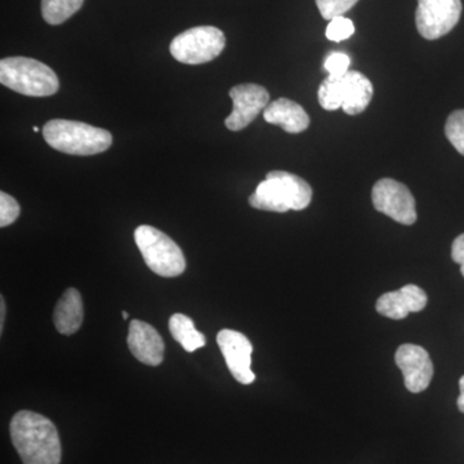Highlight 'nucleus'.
Segmentation results:
<instances>
[{
	"label": "nucleus",
	"instance_id": "28",
	"mask_svg": "<svg viewBox=\"0 0 464 464\" xmlns=\"http://www.w3.org/2000/svg\"><path fill=\"white\" fill-rule=\"evenodd\" d=\"M128 316H130V315H128L127 311H123V317H124V319H128Z\"/></svg>",
	"mask_w": 464,
	"mask_h": 464
},
{
	"label": "nucleus",
	"instance_id": "19",
	"mask_svg": "<svg viewBox=\"0 0 464 464\" xmlns=\"http://www.w3.org/2000/svg\"><path fill=\"white\" fill-rule=\"evenodd\" d=\"M317 96H319V103L323 109L328 110V111L341 109L343 105L342 78L328 75V78L320 84Z\"/></svg>",
	"mask_w": 464,
	"mask_h": 464
},
{
	"label": "nucleus",
	"instance_id": "15",
	"mask_svg": "<svg viewBox=\"0 0 464 464\" xmlns=\"http://www.w3.org/2000/svg\"><path fill=\"white\" fill-rule=\"evenodd\" d=\"M373 97V84L362 72L350 70L342 76V109L348 115H357L364 112Z\"/></svg>",
	"mask_w": 464,
	"mask_h": 464
},
{
	"label": "nucleus",
	"instance_id": "26",
	"mask_svg": "<svg viewBox=\"0 0 464 464\" xmlns=\"http://www.w3.org/2000/svg\"><path fill=\"white\" fill-rule=\"evenodd\" d=\"M459 398H458L457 405L458 409H459L462 413H464V375L459 380Z\"/></svg>",
	"mask_w": 464,
	"mask_h": 464
},
{
	"label": "nucleus",
	"instance_id": "17",
	"mask_svg": "<svg viewBox=\"0 0 464 464\" xmlns=\"http://www.w3.org/2000/svg\"><path fill=\"white\" fill-rule=\"evenodd\" d=\"M169 331L174 341L179 342L183 350L194 353L198 348L206 346V337L195 328L190 317L183 314H174L169 319Z\"/></svg>",
	"mask_w": 464,
	"mask_h": 464
},
{
	"label": "nucleus",
	"instance_id": "24",
	"mask_svg": "<svg viewBox=\"0 0 464 464\" xmlns=\"http://www.w3.org/2000/svg\"><path fill=\"white\" fill-rule=\"evenodd\" d=\"M350 65L351 58L348 54L343 53V52H333V53L325 58V63H324V67H325L329 75L337 76V78L346 75L350 72L348 70Z\"/></svg>",
	"mask_w": 464,
	"mask_h": 464
},
{
	"label": "nucleus",
	"instance_id": "22",
	"mask_svg": "<svg viewBox=\"0 0 464 464\" xmlns=\"http://www.w3.org/2000/svg\"><path fill=\"white\" fill-rule=\"evenodd\" d=\"M320 14L325 20L343 16L359 0H315Z\"/></svg>",
	"mask_w": 464,
	"mask_h": 464
},
{
	"label": "nucleus",
	"instance_id": "14",
	"mask_svg": "<svg viewBox=\"0 0 464 464\" xmlns=\"http://www.w3.org/2000/svg\"><path fill=\"white\" fill-rule=\"evenodd\" d=\"M264 118L268 124L279 125L288 133L304 132L310 125V116L304 109L288 99H279L268 103Z\"/></svg>",
	"mask_w": 464,
	"mask_h": 464
},
{
	"label": "nucleus",
	"instance_id": "2",
	"mask_svg": "<svg viewBox=\"0 0 464 464\" xmlns=\"http://www.w3.org/2000/svg\"><path fill=\"white\" fill-rule=\"evenodd\" d=\"M313 200V188L304 179L284 170H273L250 195L249 204L266 212L304 210Z\"/></svg>",
	"mask_w": 464,
	"mask_h": 464
},
{
	"label": "nucleus",
	"instance_id": "1",
	"mask_svg": "<svg viewBox=\"0 0 464 464\" xmlns=\"http://www.w3.org/2000/svg\"><path fill=\"white\" fill-rule=\"evenodd\" d=\"M9 433L24 464L61 463L60 436L44 415L18 411L9 424Z\"/></svg>",
	"mask_w": 464,
	"mask_h": 464
},
{
	"label": "nucleus",
	"instance_id": "10",
	"mask_svg": "<svg viewBox=\"0 0 464 464\" xmlns=\"http://www.w3.org/2000/svg\"><path fill=\"white\" fill-rule=\"evenodd\" d=\"M217 343L232 377L241 384L253 383L256 381V374L250 368L253 346L248 337L232 329H222L217 334Z\"/></svg>",
	"mask_w": 464,
	"mask_h": 464
},
{
	"label": "nucleus",
	"instance_id": "13",
	"mask_svg": "<svg viewBox=\"0 0 464 464\" xmlns=\"http://www.w3.org/2000/svg\"><path fill=\"white\" fill-rule=\"evenodd\" d=\"M426 292L420 286L409 284L396 292H389L378 298V314L392 320H402L411 313H420L427 306Z\"/></svg>",
	"mask_w": 464,
	"mask_h": 464
},
{
	"label": "nucleus",
	"instance_id": "4",
	"mask_svg": "<svg viewBox=\"0 0 464 464\" xmlns=\"http://www.w3.org/2000/svg\"><path fill=\"white\" fill-rule=\"evenodd\" d=\"M0 83L30 97L57 93L60 82L50 66L27 57H8L0 61Z\"/></svg>",
	"mask_w": 464,
	"mask_h": 464
},
{
	"label": "nucleus",
	"instance_id": "12",
	"mask_svg": "<svg viewBox=\"0 0 464 464\" xmlns=\"http://www.w3.org/2000/svg\"><path fill=\"white\" fill-rule=\"evenodd\" d=\"M130 353L142 364L158 366L163 362L164 342L157 329L141 320H132L127 340Z\"/></svg>",
	"mask_w": 464,
	"mask_h": 464
},
{
	"label": "nucleus",
	"instance_id": "21",
	"mask_svg": "<svg viewBox=\"0 0 464 464\" xmlns=\"http://www.w3.org/2000/svg\"><path fill=\"white\" fill-rule=\"evenodd\" d=\"M353 33H355V25L353 21L344 16H338L331 20L326 27L325 35L329 41L340 43L351 38Z\"/></svg>",
	"mask_w": 464,
	"mask_h": 464
},
{
	"label": "nucleus",
	"instance_id": "3",
	"mask_svg": "<svg viewBox=\"0 0 464 464\" xmlns=\"http://www.w3.org/2000/svg\"><path fill=\"white\" fill-rule=\"evenodd\" d=\"M45 142L63 154L90 157L110 149L112 136L109 130L82 121L53 119L43 127Z\"/></svg>",
	"mask_w": 464,
	"mask_h": 464
},
{
	"label": "nucleus",
	"instance_id": "7",
	"mask_svg": "<svg viewBox=\"0 0 464 464\" xmlns=\"http://www.w3.org/2000/svg\"><path fill=\"white\" fill-rule=\"evenodd\" d=\"M462 14L460 0H418L415 24L427 41H436L450 33Z\"/></svg>",
	"mask_w": 464,
	"mask_h": 464
},
{
	"label": "nucleus",
	"instance_id": "18",
	"mask_svg": "<svg viewBox=\"0 0 464 464\" xmlns=\"http://www.w3.org/2000/svg\"><path fill=\"white\" fill-rule=\"evenodd\" d=\"M84 0H42V14L50 25H61L74 16Z\"/></svg>",
	"mask_w": 464,
	"mask_h": 464
},
{
	"label": "nucleus",
	"instance_id": "27",
	"mask_svg": "<svg viewBox=\"0 0 464 464\" xmlns=\"http://www.w3.org/2000/svg\"><path fill=\"white\" fill-rule=\"evenodd\" d=\"M5 297H0V333H3V329H5Z\"/></svg>",
	"mask_w": 464,
	"mask_h": 464
},
{
	"label": "nucleus",
	"instance_id": "23",
	"mask_svg": "<svg viewBox=\"0 0 464 464\" xmlns=\"http://www.w3.org/2000/svg\"><path fill=\"white\" fill-rule=\"evenodd\" d=\"M20 210L16 199L5 192H0V227L14 224L20 216Z\"/></svg>",
	"mask_w": 464,
	"mask_h": 464
},
{
	"label": "nucleus",
	"instance_id": "6",
	"mask_svg": "<svg viewBox=\"0 0 464 464\" xmlns=\"http://www.w3.org/2000/svg\"><path fill=\"white\" fill-rule=\"evenodd\" d=\"M225 45V34L221 30L215 26H198L177 35L169 50L179 63L200 65L218 57Z\"/></svg>",
	"mask_w": 464,
	"mask_h": 464
},
{
	"label": "nucleus",
	"instance_id": "29",
	"mask_svg": "<svg viewBox=\"0 0 464 464\" xmlns=\"http://www.w3.org/2000/svg\"><path fill=\"white\" fill-rule=\"evenodd\" d=\"M33 130H34V132H39V128L38 127H34Z\"/></svg>",
	"mask_w": 464,
	"mask_h": 464
},
{
	"label": "nucleus",
	"instance_id": "16",
	"mask_svg": "<svg viewBox=\"0 0 464 464\" xmlns=\"http://www.w3.org/2000/svg\"><path fill=\"white\" fill-rule=\"evenodd\" d=\"M84 320V304L81 293L74 288L65 290L54 308L53 322L57 332L72 335L81 329Z\"/></svg>",
	"mask_w": 464,
	"mask_h": 464
},
{
	"label": "nucleus",
	"instance_id": "20",
	"mask_svg": "<svg viewBox=\"0 0 464 464\" xmlns=\"http://www.w3.org/2000/svg\"><path fill=\"white\" fill-rule=\"evenodd\" d=\"M445 134L457 151L464 155V110H457L449 115Z\"/></svg>",
	"mask_w": 464,
	"mask_h": 464
},
{
	"label": "nucleus",
	"instance_id": "8",
	"mask_svg": "<svg viewBox=\"0 0 464 464\" xmlns=\"http://www.w3.org/2000/svg\"><path fill=\"white\" fill-rule=\"evenodd\" d=\"M372 200L378 212L399 224L411 226L417 221L415 199L404 183L391 179H380L372 191Z\"/></svg>",
	"mask_w": 464,
	"mask_h": 464
},
{
	"label": "nucleus",
	"instance_id": "11",
	"mask_svg": "<svg viewBox=\"0 0 464 464\" xmlns=\"http://www.w3.org/2000/svg\"><path fill=\"white\" fill-rule=\"evenodd\" d=\"M396 365L404 375V383L409 392L420 393L431 383L433 364L431 357L423 347L417 344H402L396 351Z\"/></svg>",
	"mask_w": 464,
	"mask_h": 464
},
{
	"label": "nucleus",
	"instance_id": "9",
	"mask_svg": "<svg viewBox=\"0 0 464 464\" xmlns=\"http://www.w3.org/2000/svg\"><path fill=\"white\" fill-rule=\"evenodd\" d=\"M230 97L234 109L226 118L225 124L232 132L244 130L268 106L270 94L258 84H239L231 88Z\"/></svg>",
	"mask_w": 464,
	"mask_h": 464
},
{
	"label": "nucleus",
	"instance_id": "5",
	"mask_svg": "<svg viewBox=\"0 0 464 464\" xmlns=\"http://www.w3.org/2000/svg\"><path fill=\"white\" fill-rule=\"evenodd\" d=\"M134 240L145 264L159 276L176 277L185 273L186 259L181 248L163 231L152 226H139Z\"/></svg>",
	"mask_w": 464,
	"mask_h": 464
},
{
	"label": "nucleus",
	"instance_id": "25",
	"mask_svg": "<svg viewBox=\"0 0 464 464\" xmlns=\"http://www.w3.org/2000/svg\"><path fill=\"white\" fill-rule=\"evenodd\" d=\"M451 258H453L456 264L460 265V273H462L464 277V234L459 235V237L453 241Z\"/></svg>",
	"mask_w": 464,
	"mask_h": 464
}]
</instances>
